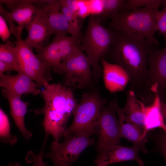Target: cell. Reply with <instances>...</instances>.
I'll return each instance as SVG.
<instances>
[{
  "label": "cell",
  "mask_w": 166,
  "mask_h": 166,
  "mask_svg": "<svg viewBox=\"0 0 166 166\" xmlns=\"http://www.w3.org/2000/svg\"><path fill=\"white\" fill-rule=\"evenodd\" d=\"M156 31L163 34L166 41V6L163 7L161 11H158L156 15Z\"/></svg>",
  "instance_id": "4316f807"
},
{
  "label": "cell",
  "mask_w": 166,
  "mask_h": 166,
  "mask_svg": "<svg viewBox=\"0 0 166 166\" xmlns=\"http://www.w3.org/2000/svg\"><path fill=\"white\" fill-rule=\"evenodd\" d=\"M161 5L146 6L119 13L111 19L110 27L146 38L153 45L159 42L155 37L156 15Z\"/></svg>",
  "instance_id": "277c9868"
},
{
  "label": "cell",
  "mask_w": 166,
  "mask_h": 166,
  "mask_svg": "<svg viewBox=\"0 0 166 166\" xmlns=\"http://www.w3.org/2000/svg\"><path fill=\"white\" fill-rule=\"evenodd\" d=\"M110 102L118 115L121 137L125 138L133 143L134 146L147 152L144 147L146 134L144 129L128 119L119 106L116 97Z\"/></svg>",
  "instance_id": "5bb4252c"
},
{
  "label": "cell",
  "mask_w": 166,
  "mask_h": 166,
  "mask_svg": "<svg viewBox=\"0 0 166 166\" xmlns=\"http://www.w3.org/2000/svg\"><path fill=\"white\" fill-rule=\"evenodd\" d=\"M61 6V11L64 15L69 24V33L71 36L80 37L81 25L78 18H80L76 13L69 9L60 0Z\"/></svg>",
  "instance_id": "cb8c5ba5"
},
{
  "label": "cell",
  "mask_w": 166,
  "mask_h": 166,
  "mask_svg": "<svg viewBox=\"0 0 166 166\" xmlns=\"http://www.w3.org/2000/svg\"><path fill=\"white\" fill-rule=\"evenodd\" d=\"M89 6L91 14L98 15L102 13L103 10L102 0H89Z\"/></svg>",
  "instance_id": "4dcf8cb0"
},
{
  "label": "cell",
  "mask_w": 166,
  "mask_h": 166,
  "mask_svg": "<svg viewBox=\"0 0 166 166\" xmlns=\"http://www.w3.org/2000/svg\"><path fill=\"white\" fill-rule=\"evenodd\" d=\"M76 13L81 19L91 14L89 0H78V8Z\"/></svg>",
  "instance_id": "83f0119b"
},
{
  "label": "cell",
  "mask_w": 166,
  "mask_h": 166,
  "mask_svg": "<svg viewBox=\"0 0 166 166\" xmlns=\"http://www.w3.org/2000/svg\"><path fill=\"white\" fill-rule=\"evenodd\" d=\"M96 15L89 16L84 34L80 37L79 49L86 53L91 64L94 83L103 75V69L100 63L108 52L113 37L112 30L103 26Z\"/></svg>",
  "instance_id": "3957f363"
},
{
  "label": "cell",
  "mask_w": 166,
  "mask_h": 166,
  "mask_svg": "<svg viewBox=\"0 0 166 166\" xmlns=\"http://www.w3.org/2000/svg\"><path fill=\"white\" fill-rule=\"evenodd\" d=\"M41 91L45 104L43 125L45 132L44 141L51 135L58 141L66 130L67 123L78 104L71 88L61 83L50 84L45 81Z\"/></svg>",
  "instance_id": "7a4b0ae2"
},
{
  "label": "cell",
  "mask_w": 166,
  "mask_h": 166,
  "mask_svg": "<svg viewBox=\"0 0 166 166\" xmlns=\"http://www.w3.org/2000/svg\"><path fill=\"white\" fill-rule=\"evenodd\" d=\"M63 63L65 66V86L81 89L90 88L93 85L91 64L86 54L79 49L67 57Z\"/></svg>",
  "instance_id": "ba28073f"
},
{
  "label": "cell",
  "mask_w": 166,
  "mask_h": 166,
  "mask_svg": "<svg viewBox=\"0 0 166 166\" xmlns=\"http://www.w3.org/2000/svg\"><path fill=\"white\" fill-rule=\"evenodd\" d=\"M3 95L8 100L10 113L14 123L24 138L28 140L32 136V132L26 128L24 117L27 111V104L23 101L21 97L3 89Z\"/></svg>",
  "instance_id": "ac0fdd59"
},
{
  "label": "cell",
  "mask_w": 166,
  "mask_h": 166,
  "mask_svg": "<svg viewBox=\"0 0 166 166\" xmlns=\"http://www.w3.org/2000/svg\"><path fill=\"white\" fill-rule=\"evenodd\" d=\"M0 136L1 141L5 143L13 145L17 141L16 136L10 133V125L9 119L5 113L0 109Z\"/></svg>",
  "instance_id": "d4e9b609"
},
{
  "label": "cell",
  "mask_w": 166,
  "mask_h": 166,
  "mask_svg": "<svg viewBox=\"0 0 166 166\" xmlns=\"http://www.w3.org/2000/svg\"><path fill=\"white\" fill-rule=\"evenodd\" d=\"M0 12L6 20L16 22L18 26L26 28L36 14L38 6L34 0H0Z\"/></svg>",
  "instance_id": "7c38bea8"
},
{
  "label": "cell",
  "mask_w": 166,
  "mask_h": 166,
  "mask_svg": "<svg viewBox=\"0 0 166 166\" xmlns=\"http://www.w3.org/2000/svg\"><path fill=\"white\" fill-rule=\"evenodd\" d=\"M164 132L160 137L159 142L161 151L166 160V135Z\"/></svg>",
  "instance_id": "1f68e13d"
},
{
  "label": "cell",
  "mask_w": 166,
  "mask_h": 166,
  "mask_svg": "<svg viewBox=\"0 0 166 166\" xmlns=\"http://www.w3.org/2000/svg\"><path fill=\"white\" fill-rule=\"evenodd\" d=\"M26 28L28 36L24 41L32 48L39 49L46 45L53 34L47 25L36 14Z\"/></svg>",
  "instance_id": "d6986e66"
},
{
  "label": "cell",
  "mask_w": 166,
  "mask_h": 166,
  "mask_svg": "<svg viewBox=\"0 0 166 166\" xmlns=\"http://www.w3.org/2000/svg\"><path fill=\"white\" fill-rule=\"evenodd\" d=\"M91 135L80 132L65 137L63 142L54 141L50 145V151L43 154L53 162L54 166H70L87 147L94 144L95 139Z\"/></svg>",
  "instance_id": "8992f818"
},
{
  "label": "cell",
  "mask_w": 166,
  "mask_h": 166,
  "mask_svg": "<svg viewBox=\"0 0 166 166\" xmlns=\"http://www.w3.org/2000/svg\"><path fill=\"white\" fill-rule=\"evenodd\" d=\"M126 1V0H102V12L100 14L96 15L101 22L108 18L111 19L122 10Z\"/></svg>",
  "instance_id": "603a6c76"
},
{
  "label": "cell",
  "mask_w": 166,
  "mask_h": 166,
  "mask_svg": "<svg viewBox=\"0 0 166 166\" xmlns=\"http://www.w3.org/2000/svg\"><path fill=\"white\" fill-rule=\"evenodd\" d=\"M148 72L144 93L157 96L165 102L166 92V42L160 49L153 48L148 59Z\"/></svg>",
  "instance_id": "30bf717a"
},
{
  "label": "cell",
  "mask_w": 166,
  "mask_h": 166,
  "mask_svg": "<svg viewBox=\"0 0 166 166\" xmlns=\"http://www.w3.org/2000/svg\"><path fill=\"white\" fill-rule=\"evenodd\" d=\"M0 77L1 87L20 97L29 93L36 95L41 92L38 85L22 72H18L15 75L4 74Z\"/></svg>",
  "instance_id": "2e32d148"
},
{
  "label": "cell",
  "mask_w": 166,
  "mask_h": 166,
  "mask_svg": "<svg viewBox=\"0 0 166 166\" xmlns=\"http://www.w3.org/2000/svg\"><path fill=\"white\" fill-rule=\"evenodd\" d=\"M38 6L36 15L47 25L53 34L63 36L69 33V24L61 11L60 0H48L45 4Z\"/></svg>",
  "instance_id": "4fadbf2b"
},
{
  "label": "cell",
  "mask_w": 166,
  "mask_h": 166,
  "mask_svg": "<svg viewBox=\"0 0 166 166\" xmlns=\"http://www.w3.org/2000/svg\"><path fill=\"white\" fill-rule=\"evenodd\" d=\"M14 71L13 67L10 65L0 61V76L4 74L6 71Z\"/></svg>",
  "instance_id": "836d02e7"
},
{
  "label": "cell",
  "mask_w": 166,
  "mask_h": 166,
  "mask_svg": "<svg viewBox=\"0 0 166 166\" xmlns=\"http://www.w3.org/2000/svg\"><path fill=\"white\" fill-rule=\"evenodd\" d=\"M69 9L76 12L78 8V0H61Z\"/></svg>",
  "instance_id": "d6a6232c"
},
{
  "label": "cell",
  "mask_w": 166,
  "mask_h": 166,
  "mask_svg": "<svg viewBox=\"0 0 166 166\" xmlns=\"http://www.w3.org/2000/svg\"><path fill=\"white\" fill-rule=\"evenodd\" d=\"M16 38L15 47L20 72L29 76L40 86L52 79V69L42 61L24 42L21 35Z\"/></svg>",
  "instance_id": "9c48e42d"
},
{
  "label": "cell",
  "mask_w": 166,
  "mask_h": 166,
  "mask_svg": "<svg viewBox=\"0 0 166 166\" xmlns=\"http://www.w3.org/2000/svg\"><path fill=\"white\" fill-rule=\"evenodd\" d=\"M100 62L106 89L111 93L123 91L129 82L126 72L119 65L109 62L104 57L101 59Z\"/></svg>",
  "instance_id": "e0dca14e"
},
{
  "label": "cell",
  "mask_w": 166,
  "mask_h": 166,
  "mask_svg": "<svg viewBox=\"0 0 166 166\" xmlns=\"http://www.w3.org/2000/svg\"><path fill=\"white\" fill-rule=\"evenodd\" d=\"M107 100L103 98L97 90L84 92L73 113V119L63 136L83 132L91 135L96 134V129L101 112Z\"/></svg>",
  "instance_id": "5b68a950"
},
{
  "label": "cell",
  "mask_w": 166,
  "mask_h": 166,
  "mask_svg": "<svg viewBox=\"0 0 166 166\" xmlns=\"http://www.w3.org/2000/svg\"><path fill=\"white\" fill-rule=\"evenodd\" d=\"M116 113L110 102L101 110L96 129L98 155L107 148L120 144V125Z\"/></svg>",
  "instance_id": "8fae6325"
},
{
  "label": "cell",
  "mask_w": 166,
  "mask_h": 166,
  "mask_svg": "<svg viewBox=\"0 0 166 166\" xmlns=\"http://www.w3.org/2000/svg\"><path fill=\"white\" fill-rule=\"evenodd\" d=\"M97 166H103L101 164H98V165H97Z\"/></svg>",
  "instance_id": "d590c367"
},
{
  "label": "cell",
  "mask_w": 166,
  "mask_h": 166,
  "mask_svg": "<svg viewBox=\"0 0 166 166\" xmlns=\"http://www.w3.org/2000/svg\"><path fill=\"white\" fill-rule=\"evenodd\" d=\"M80 37L55 36L52 42L35 51L41 60L55 73L64 74L65 66L63 61L79 49Z\"/></svg>",
  "instance_id": "52a82bcc"
},
{
  "label": "cell",
  "mask_w": 166,
  "mask_h": 166,
  "mask_svg": "<svg viewBox=\"0 0 166 166\" xmlns=\"http://www.w3.org/2000/svg\"></svg>",
  "instance_id": "8d00e7d4"
},
{
  "label": "cell",
  "mask_w": 166,
  "mask_h": 166,
  "mask_svg": "<svg viewBox=\"0 0 166 166\" xmlns=\"http://www.w3.org/2000/svg\"><path fill=\"white\" fill-rule=\"evenodd\" d=\"M11 33L8 28L6 20L3 17L0 15V37L4 42L6 41L10 37Z\"/></svg>",
  "instance_id": "f1b7e54d"
},
{
  "label": "cell",
  "mask_w": 166,
  "mask_h": 166,
  "mask_svg": "<svg viewBox=\"0 0 166 166\" xmlns=\"http://www.w3.org/2000/svg\"><path fill=\"white\" fill-rule=\"evenodd\" d=\"M113 41L104 58L121 67L129 78L136 93L144 91L148 72V59L154 48L147 39L113 29Z\"/></svg>",
  "instance_id": "6da1fadb"
},
{
  "label": "cell",
  "mask_w": 166,
  "mask_h": 166,
  "mask_svg": "<svg viewBox=\"0 0 166 166\" xmlns=\"http://www.w3.org/2000/svg\"><path fill=\"white\" fill-rule=\"evenodd\" d=\"M146 113L145 132L151 129L160 128L166 135V124L160 108V100L156 96L152 105L145 107Z\"/></svg>",
  "instance_id": "44dd1931"
},
{
  "label": "cell",
  "mask_w": 166,
  "mask_h": 166,
  "mask_svg": "<svg viewBox=\"0 0 166 166\" xmlns=\"http://www.w3.org/2000/svg\"><path fill=\"white\" fill-rule=\"evenodd\" d=\"M0 61L11 65L14 71L20 72L15 46L10 40L0 44Z\"/></svg>",
  "instance_id": "7402d4cb"
},
{
  "label": "cell",
  "mask_w": 166,
  "mask_h": 166,
  "mask_svg": "<svg viewBox=\"0 0 166 166\" xmlns=\"http://www.w3.org/2000/svg\"><path fill=\"white\" fill-rule=\"evenodd\" d=\"M165 0H126L121 12L129 11L135 9L157 5H162Z\"/></svg>",
  "instance_id": "484cf974"
},
{
  "label": "cell",
  "mask_w": 166,
  "mask_h": 166,
  "mask_svg": "<svg viewBox=\"0 0 166 166\" xmlns=\"http://www.w3.org/2000/svg\"><path fill=\"white\" fill-rule=\"evenodd\" d=\"M139 148L134 146L128 147L117 144L112 146L98 155L94 163L103 166L114 163L130 160L137 162L140 166H143L144 163L138 155Z\"/></svg>",
  "instance_id": "9a60e30c"
},
{
  "label": "cell",
  "mask_w": 166,
  "mask_h": 166,
  "mask_svg": "<svg viewBox=\"0 0 166 166\" xmlns=\"http://www.w3.org/2000/svg\"><path fill=\"white\" fill-rule=\"evenodd\" d=\"M135 94L132 90L126 93V103L121 109L130 121L144 129L145 132L146 117L145 106L137 100Z\"/></svg>",
  "instance_id": "ffe728a7"
},
{
  "label": "cell",
  "mask_w": 166,
  "mask_h": 166,
  "mask_svg": "<svg viewBox=\"0 0 166 166\" xmlns=\"http://www.w3.org/2000/svg\"><path fill=\"white\" fill-rule=\"evenodd\" d=\"M160 108L165 122L166 124V102L160 101Z\"/></svg>",
  "instance_id": "e575fe53"
},
{
  "label": "cell",
  "mask_w": 166,
  "mask_h": 166,
  "mask_svg": "<svg viewBox=\"0 0 166 166\" xmlns=\"http://www.w3.org/2000/svg\"><path fill=\"white\" fill-rule=\"evenodd\" d=\"M45 147L41 152L38 155L35 156L33 159V166H46L48 164L47 162H44L43 160V150ZM8 166H22L21 164L17 162L10 163Z\"/></svg>",
  "instance_id": "f546056e"
}]
</instances>
